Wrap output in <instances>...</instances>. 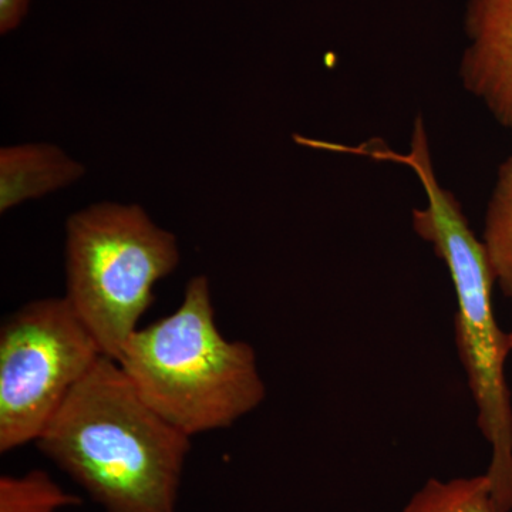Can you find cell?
Here are the masks:
<instances>
[{
    "label": "cell",
    "mask_w": 512,
    "mask_h": 512,
    "mask_svg": "<svg viewBox=\"0 0 512 512\" xmlns=\"http://www.w3.org/2000/svg\"><path fill=\"white\" fill-rule=\"evenodd\" d=\"M36 446L104 512H177L191 437L138 396L101 356Z\"/></svg>",
    "instance_id": "1"
},
{
    "label": "cell",
    "mask_w": 512,
    "mask_h": 512,
    "mask_svg": "<svg viewBox=\"0 0 512 512\" xmlns=\"http://www.w3.org/2000/svg\"><path fill=\"white\" fill-rule=\"evenodd\" d=\"M373 160L410 168L419 178L426 205L413 211V228L433 245L446 265L456 293V336L461 363L477 407V423L490 444L487 473L498 512L512 511V397L507 382L508 333L493 305V271L481 239L471 231L460 202L437 180L430 140L421 117L406 153L377 144Z\"/></svg>",
    "instance_id": "2"
},
{
    "label": "cell",
    "mask_w": 512,
    "mask_h": 512,
    "mask_svg": "<svg viewBox=\"0 0 512 512\" xmlns=\"http://www.w3.org/2000/svg\"><path fill=\"white\" fill-rule=\"evenodd\" d=\"M116 362L144 403L191 439L234 426L266 396L254 348L221 335L205 275L187 282L177 311L138 328Z\"/></svg>",
    "instance_id": "3"
},
{
    "label": "cell",
    "mask_w": 512,
    "mask_h": 512,
    "mask_svg": "<svg viewBox=\"0 0 512 512\" xmlns=\"http://www.w3.org/2000/svg\"><path fill=\"white\" fill-rule=\"evenodd\" d=\"M180 261L178 238L141 205L96 202L64 225V298L103 355L117 360L153 305L154 286Z\"/></svg>",
    "instance_id": "4"
},
{
    "label": "cell",
    "mask_w": 512,
    "mask_h": 512,
    "mask_svg": "<svg viewBox=\"0 0 512 512\" xmlns=\"http://www.w3.org/2000/svg\"><path fill=\"white\" fill-rule=\"evenodd\" d=\"M103 355L64 296L23 305L0 328V453L35 443Z\"/></svg>",
    "instance_id": "5"
},
{
    "label": "cell",
    "mask_w": 512,
    "mask_h": 512,
    "mask_svg": "<svg viewBox=\"0 0 512 512\" xmlns=\"http://www.w3.org/2000/svg\"><path fill=\"white\" fill-rule=\"evenodd\" d=\"M464 29L461 82L512 130V0H467Z\"/></svg>",
    "instance_id": "6"
},
{
    "label": "cell",
    "mask_w": 512,
    "mask_h": 512,
    "mask_svg": "<svg viewBox=\"0 0 512 512\" xmlns=\"http://www.w3.org/2000/svg\"><path fill=\"white\" fill-rule=\"evenodd\" d=\"M86 167L52 143L0 148V214L79 183Z\"/></svg>",
    "instance_id": "7"
},
{
    "label": "cell",
    "mask_w": 512,
    "mask_h": 512,
    "mask_svg": "<svg viewBox=\"0 0 512 512\" xmlns=\"http://www.w3.org/2000/svg\"><path fill=\"white\" fill-rule=\"evenodd\" d=\"M483 242L495 285L512 302V157L498 168L485 211Z\"/></svg>",
    "instance_id": "8"
},
{
    "label": "cell",
    "mask_w": 512,
    "mask_h": 512,
    "mask_svg": "<svg viewBox=\"0 0 512 512\" xmlns=\"http://www.w3.org/2000/svg\"><path fill=\"white\" fill-rule=\"evenodd\" d=\"M400 512H498L488 477L431 478Z\"/></svg>",
    "instance_id": "9"
},
{
    "label": "cell",
    "mask_w": 512,
    "mask_h": 512,
    "mask_svg": "<svg viewBox=\"0 0 512 512\" xmlns=\"http://www.w3.org/2000/svg\"><path fill=\"white\" fill-rule=\"evenodd\" d=\"M80 503L43 470L0 477V512H60Z\"/></svg>",
    "instance_id": "10"
},
{
    "label": "cell",
    "mask_w": 512,
    "mask_h": 512,
    "mask_svg": "<svg viewBox=\"0 0 512 512\" xmlns=\"http://www.w3.org/2000/svg\"><path fill=\"white\" fill-rule=\"evenodd\" d=\"M32 0H0V35L6 36L20 28L28 16Z\"/></svg>",
    "instance_id": "11"
},
{
    "label": "cell",
    "mask_w": 512,
    "mask_h": 512,
    "mask_svg": "<svg viewBox=\"0 0 512 512\" xmlns=\"http://www.w3.org/2000/svg\"><path fill=\"white\" fill-rule=\"evenodd\" d=\"M508 342H510V350L512 353V332L508 333Z\"/></svg>",
    "instance_id": "12"
}]
</instances>
